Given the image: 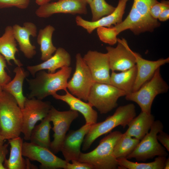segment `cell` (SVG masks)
<instances>
[{"label":"cell","mask_w":169,"mask_h":169,"mask_svg":"<svg viewBox=\"0 0 169 169\" xmlns=\"http://www.w3.org/2000/svg\"><path fill=\"white\" fill-rule=\"evenodd\" d=\"M72 70L70 66L63 67L53 73L41 70L36 73L33 78H26L30 91L27 98L43 100L59 90H66Z\"/></svg>","instance_id":"obj_1"},{"label":"cell","mask_w":169,"mask_h":169,"mask_svg":"<svg viewBox=\"0 0 169 169\" xmlns=\"http://www.w3.org/2000/svg\"><path fill=\"white\" fill-rule=\"evenodd\" d=\"M119 131L110 132L102 138L97 147L86 153L81 152L78 161L91 165L93 169H116L117 159L113 151L116 142L122 135Z\"/></svg>","instance_id":"obj_2"},{"label":"cell","mask_w":169,"mask_h":169,"mask_svg":"<svg viewBox=\"0 0 169 169\" xmlns=\"http://www.w3.org/2000/svg\"><path fill=\"white\" fill-rule=\"evenodd\" d=\"M136 115L134 105L130 103L118 107L112 115L104 121L92 124L83 142L82 150L86 151L101 136L110 132L116 127L125 128Z\"/></svg>","instance_id":"obj_3"},{"label":"cell","mask_w":169,"mask_h":169,"mask_svg":"<svg viewBox=\"0 0 169 169\" xmlns=\"http://www.w3.org/2000/svg\"><path fill=\"white\" fill-rule=\"evenodd\" d=\"M22 123V110L17 101L3 90L0 94V132L4 140L19 136Z\"/></svg>","instance_id":"obj_4"},{"label":"cell","mask_w":169,"mask_h":169,"mask_svg":"<svg viewBox=\"0 0 169 169\" xmlns=\"http://www.w3.org/2000/svg\"><path fill=\"white\" fill-rule=\"evenodd\" d=\"M169 89L168 84L161 76L159 68L149 80L137 91L126 94L125 99L137 103L142 111L150 114L155 98L160 94L167 92Z\"/></svg>","instance_id":"obj_5"},{"label":"cell","mask_w":169,"mask_h":169,"mask_svg":"<svg viewBox=\"0 0 169 169\" xmlns=\"http://www.w3.org/2000/svg\"><path fill=\"white\" fill-rule=\"evenodd\" d=\"M163 129L162 123L159 120H155L150 131L140 141L134 150L126 158H134L138 161H145L156 156L166 157L168 155L167 152L157 138L158 133Z\"/></svg>","instance_id":"obj_6"},{"label":"cell","mask_w":169,"mask_h":169,"mask_svg":"<svg viewBox=\"0 0 169 169\" xmlns=\"http://www.w3.org/2000/svg\"><path fill=\"white\" fill-rule=\"evenodd\" d=\"M126 93L110 84L95 82L90 90L87 101L102 114L116 108L117 101Z\"/></svg>","instance_id":"obj_7"},{"label":"cell","mask_w":169,"mask_h":169,"mask_svg":"<svg viewBox=\"0 0 169 169\" xmlns=\"http://www.w3.org/2000/svg\"><path fill=\"white\" fill-rule=\"evenodd\" d=\"M52 106L49 101H43L35 98H26L23 108L21 109V133L24 140L29 141L31 132L36 124L47 115Z\"/></svg>","instance_id":"obj_8"},{"label":"cell","mask_w":169,"mask_h":169,"mask_svg":"<svg viewBox=\"0 0 169 169\" xmlns=\"http://www.w3.org/2000/svg\"><path fill=\"white\" fill-rule=\"evenodd\" d=\"M52 122L54 139L49 149L55 154L60 151L62 145L71 124L79 116L78 112L72 110L59 111L52 106L47 115Z\"/></svg>","instance_id":"obj_9"},{"label":"cell","mask_w":169,"mask_h":169,"mask_svg":"<svg viewBox=\"0 0 169 169\" xmlns=\"http://www.w3.org/2000/svg\"><path fill=\"white\" fill-rule=\"evenodd\" d=\"M75 59V70L71 79L68 82L67 89L73 95L87 101L95 82L80 53L76 54Z\"/></svg>","instance_id":"obj_10"},{"label":"cell","mask_w":169,"mask_h":169,"mask_svg":"<svg viewBox=\"0 0 169 169\" xmlns=\"http://www.w3.org/2000/svg\"><path fill=\"white\" fill-rule=\"evenodd\" d=\"M22 154L29 160L39 162L41 169H66L68 162L65 160L56 156L49 149L31 142H23Z\"/></svg>","instance_id":"obj_11"},{"label":"cell","mask_w":169,"mask_h":169,"mask_svg":"<svg viewBox=\"0 0 169 169\" xmlns=\"http://www.w3.org/2000/svg\"><path fill=\"white\" fill-rule=\"evenodd\" d=\"M115 47H106L110 69L112 71H125L136 65V59L133 51L124 38H117Z\"/></svg>","instance_id":"obj_12"},{"label":"cell","mask_w":169,"mask_h":169,"mask_svg":"<svg viewBox=\"0 0 169 169\" xmlns=\"http://www.w3.org/2000/svg\"><path fill=\"white\" fill-rule=\"evenodd\" d=\"M87 4L85 0H58L39 6L35 13L41 18H48L59 13L86 14Z\"/></svg>","instance_id":"obj_13"},{"label":"cell","mask_w":169,"mask_h":169,"mask_svg":"<svg viewBox=\"0 0 169 169\" xmlns=\"http://www.w3.org/2000/svg\"><path fill=\"white\" fill-rule=\"evenodd\" d=\"M160 24L157 19L141 14L133 4L126 18L114 27L118 35L127 29L130 30L135 34L138 35L146 32H153Z\"/></svg>","instance_id":"obj_14"},{"label":"cell","mask_w":169,"mask_h":169,"mask_svg":"<svg viewBox=\"0 0 169 169\" xmlns=\"http://www.w3.org/2000/svg\"><path fill=\"white\" fill-rule=\"evenodd\" d=\"M83 58L95 82L110 84V69L107 53L90 50Z\"/></svg>","instance_id":"obj_15"},{"label":"cell","mask_w":169,"mask_h":169,"mask_svg":"<svg viewBox=\"0 0 169 169\" xmlns=\"http://www.w3.org/2000/svg\"><path fill=\"white\" fill-rule=\"evenodd\" d=\"M92 125L85 124L78 130L70 131L66 135L60 151L67 162L78 160L81 145Z\"/></svg>","instance_id":"obj_16"},{"label":"cell","mask_w":169,"mask_h":169,"mask_svg":"<svg viewBox=\"0 0 169 169\" xmlns=\"http://www.w3.org/2000/svg\"><path fill=\"white\" fill-rule=\"evenodd\" d=\"M129 0H119L113 13L95 21H88L77 16L75 18L76 24L85 29L89 34L100 27H110L113 25H116L122 21L126 4Z\"/></svg>","instance_id":"obj_17"},{"label":"cell","mask_w":169,"mask_h":169,"mask_svg":"<svg viewBox=\"0 0 169 169\" xmlns=\"http://www.w3.org/2000/svg\"><path fill=\"white\" fill-rule=\"evenodd\" d=\"M14 35L20 50L28 59L32 58L36 54V47L32 44L30 37L37 36V28L31 22H26L23 26L15 24L13 26Z\"/></svg>","instance_id":"obj_18"},{"label":"cell","mask_w":169,"mask_h":169,"mask_svg":"<svg viewBox=\"0 0 169 169\" xmlns=\"http://www.w3.org/2000/svg\"><path fill=\"white\" fill-rule=\"evenodd\" d=\"M136 59L137 74L132 92L138 90L153 76L156 70L169 62V58L160 59L156 61L145 59L139 54L134 52Z\"/></svg>","instance_id":"obj_19"},{"label":"cell","mask_w":169,"mask_h":169,"mask_svg":"<svg viewBox=\"0 0 169 169\" xmlns=\"http://www.w3.org/2000/svg\"><path fill=\"white\" fill-rule=\"evenodd\" d=\"M71 63L70 54L64 48L59 47L49 59L40 64L27 66V69L34 77L36 73L40 70L47 69L49 73H54L59 69L70 66Z\"/></svg>","instance_id":"obj_20"},{"label":"cell","mask_w":169,"mask_h":169,"mask_svg":"<svg viewBox=\"0 0 169 169\" xmlns=\"http://www.w3.org/2000/svg\"><path fill=\"white\" fill-rule=\"evenodd\" d=\"M65 91V94L64 95L56 93L52 96L55 99L67 103L69 106L70 110L81 114L85 119V124H93L97 122V112L89 103L83 101L71 94L67 90Z\"/></svg>","instance_id":"obj_21"},{"label":"cell","mask_w":169,"mask_h":169,"mask_svg":"<svg viewBox=\"0 0 169 169\" xmlns=\"http://www.w3.org/2000/svg\"><path fill=\"white\" fill-rule=\"evenodd\" d=\"M10 146V153L8 159H6L4 166L6 169H37L32 164L29 160L23 157V139L19 136L8 140Z\"/></svg>","instance_id":"obj_22"},{"label":"cell","mask_w":169,"mask_h":169,"mask_svg":"<svg viewBox=\"0 0 169 169\" xmlns=\"http://www.w3.org/2000/svg\"><path fill=\"white\" fill-rule=\"evenodd\" d=\"M15 75L13 79L2 87L3 90L12 95L22 109L24 107L26 97L23 95V86L24 81L29 74L22 66H17L14 70Z\"/></svg>","instance_id":"obj_23"},{"label":"cell","mask_w":169,"mask_h":169,"mask_svg":"<svg viewBox=\"0 0 169 169\" xmlns=\"http://www.w3.org/2000/svg\"><path fill=\"white\" fill-rule=\"evenodd\" d=\"M18 52L13 27L7 26L4 33L0 37V54L4 57L9 65H12L10 61L13 60L17 66H22L23 64L15 57V54Z\"/></svg>","instance_id":"obj_24"},{"label":"cell","mask_w":169,"mask_h":169,"mask_svg":"<svg viewBox=\"0 0 169 169\" xmlns=\"http://www.w3.org/2000/svg\"><path fill=\"white\" fill-rule=\"evenodd\" d=\"M155 120L154 116L151 113L141 111L130 122L125 133L140 141L149 132Z\"/></svg>","instance_id":"obj_25"},{"label":"cell","mask_w":169,"mask_h":169,"mask_svg":"<svg viewBox=\"0 0 169 169\" xmlns=\"http://www.w3.org/2000/svg\"><path fill=\"white\" fill-rule=\"evenodd\" d=\"M136 74V65L120 73L112 71L110 74V84L123 91L126 94L130 93L132 92Z\"/></svg>","instance_id":"obj_26"},{"label":"cell","mask_w":169,"mask_h":169,"mask_svg":"<svg viewBox=\"0 0 169 169\" xmlns=\"http://www.w3.org/2000/svg\"><path fill=\"white\" fill-rule=\"evenodd\" d=\"M54 28L50 25L40 29L37 35V42L40 46L41 59L44 61L50 58L57 49L52 40Z\"/></svg>","instance_id":"obj_27"},{"label":"cell","mask_w":169,"mask_h":169,"mask_svg":"<svg viewBox=\"0 0 169 169\" xmlns=\"http://www.w3.org/2000/svg\"><path fill=\"white\" fill-rule=\"evenodd\" d=\"M33 129L29 141L30 142L38 145L50 149L51 141L50 131L52 128L50 121L47 116Z\"/></svg>","instance_id":"obj_28"},{"label":"cell","mask_w":169,"mask_h":169,"mask_svg":"<svg viewBox=\"0 0 169 169\" xmlns=\"http://www.w3.org/2000/svg\"><path fill=\"white\" fill-rule=\"evenodd\" d=\"M140 141L125 132L123 133L114 146V156L116 159L126 158L134 150Z\"/></svg>","instance_id":"obj_29"},{"label":"cell","mask_w":169,"mask_h":169,"mask_svg":"<svg viewBox=\"0 0 169 169\" xmlns=\"http://www.w3.org/2000/svg\"><path fill=\"white\" fill-rule=\"evenodd\" d=\"M166 157L158 156L154 161L148 163L134 162L125 158L117 159L118 168L128 169H163Z\"/></svg>","instance_id":"obj_30"},{"label":"cell","mask_w":169,"mask_h":169,"mask_svg":"<svg viewBox=\"0 0 169 169\" xmlns=\"http://www.w3.org/2000/svg\"><path fill=\"white\" fill-rule=\"evenodd\" d=\"M89 5L92 13V21H97L111 13L115 8L105 0H92Z\"/></svg>","instance_id":"obj_31"},{"label":"cell","mask_w":169,"mask_h":169,"mask_svg":"<svg viewBox=\"0 0 169 169\" xmlns=\"http://www.w3.org/2000/svg\"><path fill=\"white\" fill-rule=\"evenodd\" d=\"M96 30L98 37L102 42L111 45L117 42L118 34L114 27H100Z\"/></svg>","instance_id":"obj_32"},{"label":"cell","mask_w":169,"mask_h":169,"mask_svg":"<svg viewBox=\"0 0 169 169\" xmlns=\"http://www.w3.org/2000/svg\"><path fill=\"white\" fill-rule=\"evenodd\" d=\"M158 2L157 0H134L133 4L141 14L153 18L150 14V9L153 5Z\"/></svg>","instance_id":"obj_33"},{"label":"cell","mask_w":169,"mask_h":169,"mask_svg":"<svg viewBox=\"0 0 169 169\" xmlns=\"http://www.w3.org/2000/svg\"><path fill=\"white\" fill-rule=\"evenodd\" d=\"M30 0H0V8L15 7L25 9L28 6Z\"/></svg>","instance_id":"obj_34"},{"label":"cell","mask_w":169,"mask_h":169,"mask_svg":"<svg viewBox=\"0 0 169 169\" xmlns=\"http://www.w3.org/2000/svg\"><path fill=\"white\" fill-rule=\"evenodd\" d=\"M169 8V1L163 0L153 5L150 8L149 13L152 17L157 19L160 13L165 9Z\"/></svg>","instance_id":"obj_35"},{"label":"cell","mask_w":169,"mask_h":169,"mask_svg":"<svg viewBox=\"0 0 169 169\" xmlns=\"http://www.w3.org/2000/svg\"><path fill=\"white\" fill-rule=\"evenodd\" d=\"M7 61L4 57L0 54V85L3 86L11 80V78L5 71Z\"/></svg>","instance_id":"obj_36"},{"label":"cell","mask_w":169,"mask_h":169,"mask_svg":"<svg viewBox=\"0 0 169 169\" xmlns=\"http://www.w3.org/2000/svg\"><path fill=\"white\" fill-rule=\"evenodd\" d=\"M71 163L67 162L66 169H93L90 165L78 160L72 161Z\"/></svg>","instance_id":"obj_37"},{"label":"cell","mask_w":169,"mask_h":169,"mask_svg":"<svg viewBox=\"0 0 169 169\" xmlns=\"http://www.w3.org/2000/svg\"><path fill=\"white\" fill-rule=\"evenodd\" d=\"M158 141L166 149L169 151V136L163 131L160 132L157 135Z\"/></svg>","instance_id":"obj_38"},{"label":"cell","mask_w":169,"mask_h":169,"mask_svg":"<svg viewBox=\"0 0 169 169\" xmlns=\"http://www.w3.org/2000/svg\"><path fill=\"white\" fill-rule=\"evenodd\" d=\"M8 144H3L0 146V169H6L4 163L8 152Z\"/></svg>","instance_id":"obj_39"},{"label":"cell","mask_w":169,"mask_h":169,"mask_svg":"<svg viewBox=\"0 0 169 169\" xmlns=\"http://www.w3.org/2000/svg\"><path fill=\"white\" fill-rule=\"evenodd\" d=\"M169 18V8L164 10L159 15L157 19L160 21L164 22Z\"/></svg>","instance_id":"obj_40"},{"label":"cell","mask_w":169,"mask_h":169,"mask_svg":"<svg viewBox=\"0 0 169 169\" xmlns=\"http://www.w3.org/2000/svg\"><path fill=\"white\" fill-rule=\"evenodd\" d=\"M53 0H35L36 3L39 6L45 4Z\"/></svg>","instance_id":"obj_41"},{"label":"cell","mask_w":169,"mask_h":169,"mask_svg":"<svg viewBox=\"0 0 169 169\" xmlns=\"http://www.w3.org/2000/svg\"><path fill=\"white\" fill-rule=\"evenodd\" d=\"M169 169V158H166L164 163V169Z\"/></svg>","instance_id":"obj_42"},{"label":"cell","mask_w":169,"mask_h":169,"mask_svg":"<svg viewBox=\"0 0 169 169\" xmlns=\"http://www.w3.org/2000/svg\"><path fill=\"white\" fill-rule=\"evenodd\" d=\"M4 139L1 135L0 132V146L4 144Z\"/></svg>","instance_id":"obj_43"},{"label":"cell","mask_w":169,"mask_h":169,"mask_svg":"<svg viewBox=\"0 0 169 169\" xmlns=\"http://www.w3.org/2000/svg\"><path fill=\"white\" fill-rule=\"evenodd\" d=\"M87 4H89L92 1V0H85Z\"/></svg>","instance_id":"obj_44"},{"label":"cell","mask_w":169,"mask_h":169,"mask_svg":"<svg viewBox=\"0 0 169 169\" xmlns=\"http://www.w3.org/2000/svg\"><path fill=\"white\" fill-rule=\"evenodd\" d=\"M3 91L2 87L0 85V94Z\"/></svg>","instance_id":"obj_45"}]
</instances>
